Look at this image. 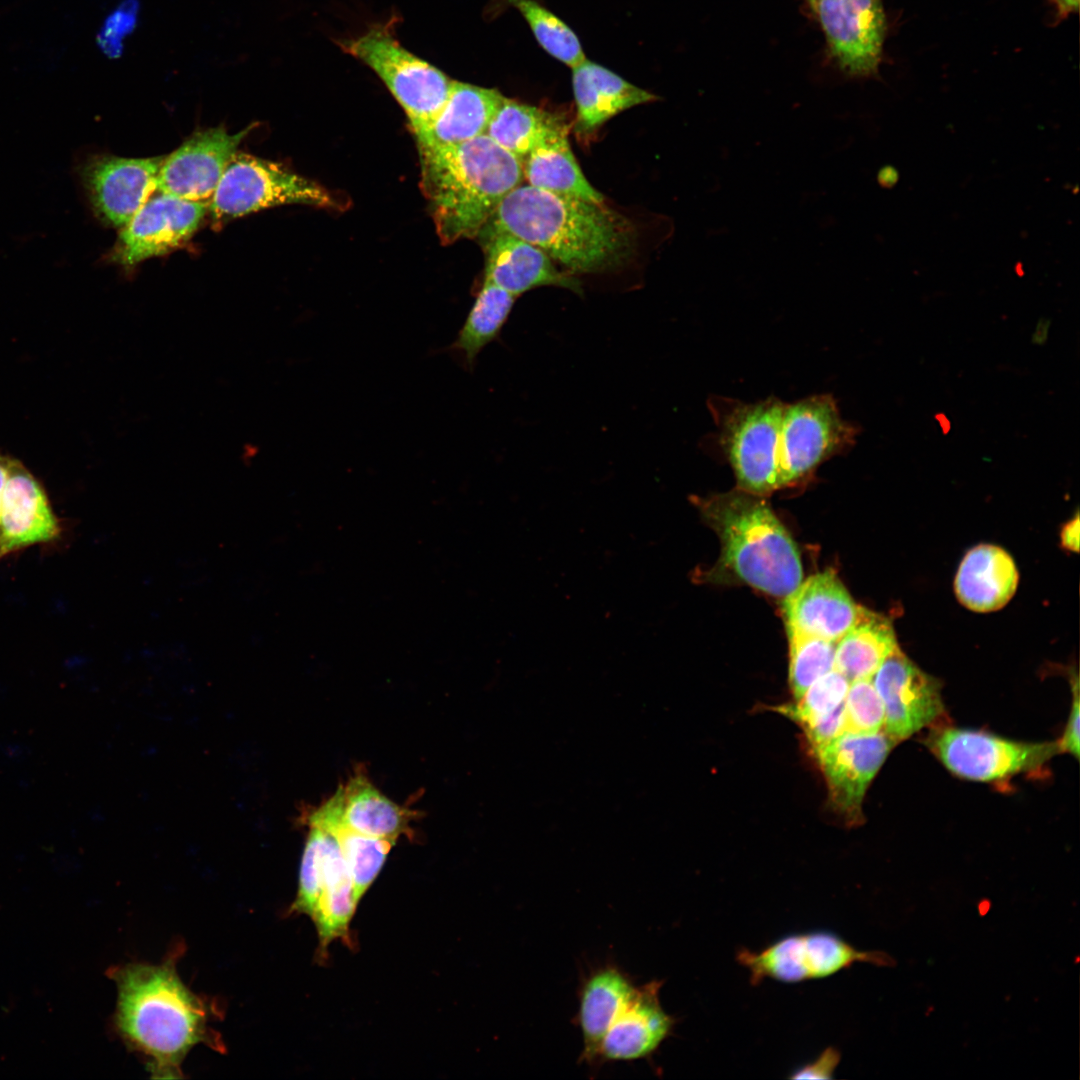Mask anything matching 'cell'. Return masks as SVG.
<instances>
[{"mask_svg": "<svg viewBox=\"0 0 1080 1080\" xmlns=\"http://www.w3.org/2000/svg\"><path fill=\"white\" fill-rule=\"evenodd\" d=\"M565 132L559 115L503 97L485 134L522 162L537 145Z\"/></svg>", "mask_w": 1080, "mask_h": 1080, "instance_id": "28", "label": "cell"}, {"mask_svg": "<svg viewBox=\"0 0 1080 1080\" xmlns=\"http://www.w3.org/2000/svg\"><path fill=\"white\" fill-rule=\"evenodd\" d=\"M1073 702L1063 736L1057 741L1060 752H1068L1079 758V693L1078 679L1073 687Z\"/></svg>", "mask_w": 1080, "mask_h": 1080, "instance_id": "38", "label": "cell"}, {"mask_svg": "<svg viewBox=\"0 0 1080 1080\" xmlns=\"http://www.w3.org/2000/svg\"><path fill=\"white\" fill-rule=\"evenodd\" d=\"M736 959L748 970L752 985L765 979L797 983L826 978L857 962L878 966L894 964L889 955L858 950L826 930L786 935L758 951L741 948Z\"/></svg>", "mask_w": 1080, "mask_h": 1080, "instance_id": "8", "label": "cell"}, {"mask_svg": "<svg viewBox=\"0 0 1080 1080\" xmlns=\"http://www.w3.org/2000/svg\"><path fill=\"white\" fill-rule=\"evenodd\" d=\"M516 296L484 280L450 350L462 355L470 367L479 353L494 341L506 323Z\"/></svg>", "mask_w": 1080, "mask_h": 1080, "instance_id": "29", "label": "cell"}, {"mask_svg": "<svg viewBox=\"0 0 1080 1080\" xmlns=\"http://www.w3.org/2000/svg\"><path fill=\"white\" fill-rule=\"evenodd\" d=\"M503 97L496 89L452 80L439 112L415 135L417 147L454 145L485 134Z\"/></svg>", "mask_w": 1080, "mask_h": 1080, "instance_id": "25", "label": "cell"}, {"mask_svg": "<svg viewBox=\"0 0 1080 1080\" xmlns=\"http://www.w3.org/2000/svg\"><path fill=\"white\" fill-rule=\"evenodd\" d=\"M898 169L890 164L880 167L876 174L877 183L885 189L893 188L899 181Z\"/></svg>", "mask_w": 1080, "mask_h": 1080, "instance_id": "40", "label": "cell"}, {"mask_svg": "<svg viewBox=\"0 0 1080 1080\" xmlns=\"http://www.w3.org/2000/svg\"><path fill=\"white\" fill-rule=\"evenodd\" d=\"M872 678L850 682L844 701V732L873 734L884 725V708Z\"/></svg>", "mask_w": 1080, "mask_h": 1080, "instance_id": "34", "label": "cell"}, {"mask_svg": "<svg viewBox=\"0 0 1080 1080\" xmlns=\"http://www.w3.org/2000/svg\"><path fill=\"white\" fill-rule=\"evenodd\" d=\"M1050 328L1049 319H1040L1036 325L1035 331L1032 334V343L1037 345H1043L1048 338Z\"/></svg>", "mask_w": 1080, "mask_h": 1080, "instance_id": "41", "label": "cell"}, {"mask_svg": "<svg viewBox=\"0 0 1080 1080\" xmlns=\"http://www.w3.org/2000/svg\"><path fill=\"white\" fill-rule=\"evenodd\" d=\"M840 1052L828 1047L812 1062L799 1067L789 1077L793 1079H831L840 1062Z\"/></svg>", "mask_w": 1080, "mask_h": 1080, "instance_id": "37", "label": "cell"}, {"mask_svg": "<svg viewBox=\"0 0 1080 1080\" xmlns=\"http://www.w3.org/2000/svg\"><path fill=\"white\" fill-rule=\"evenodd\" d=\"M175 958L158 965L127 963L112 967L109 977L118 997L113 1025L126 1046L143 1056L153 1079L182 1078L181 1065L198 1044L222 1051L210 1023L214 1006L180 979Z\"/></svg>", "mask_w": 1080, "mask_h": 1080, "instance_id": "1", "label": "cell"}, {"mask_svg": "<svg viewBox=\"0 0 1080 1080\" xmlns=\"http://www.w3.org/2000/svg\"><path fill=\"white\" fill-rule=\"evenodd\" d=\"M637 987L632 977L615 963L607 962L584 976L575 1017L583 1041L581 1062L597 1065L603 1037Z\"/></svg>", "mask_w": 1080, "mask_h": 1080, "instance_id": "22", "label": "cell"}, {"mask_svg": "<svg viewBox=\"0 0 1080 1080\" xmlns=\"http://www.w3.org/2000/svg\"><path fill=\"white\" fill-rule=\"evenodd\" d=\"M393 22L376 24L342 40L340 47L371 68L400 104L414 135L424 130L443 106L452 80L405 49L395 38Z\"/></svg>", "mask_w": 1080, "mask_h": 1080, "instance_id": "5", "label": "cell"}, {"mask_svg": "<svg viewBox=\"0 0 1080 1080\" xmlns=\"http://www.w3.org/2000/svg\"><path fill=\"white\" fill-rule=\"evenodd\" d=\"M785 403L768 398L743 403L710 400L720 447L736 475L739 489L765 495L778 488V439Z\"/></svg>", "mask_w": 1080, "mask_h": 1080, "instance_id": "6", "label": "cell"}, {"mask_svg": "<svg viewBox=\"0 0 1080 1080\" xmlns=\"http://www.w3.org/2000/svg\"><path fill=\"white\" fill-rule=\"evenodd\" d=\"M788 637L789 680L799 700L813 682L834 669L836 642L798 633H788Z\"/></svg>", "mask_w": 1080, "mask_h": 1080, "instance_id": "32", "label": "cell"}, {"mask_svg": "<svg viewBox=\"0 0 1080 1080\" xmlns=\"http://www.w3.org/2000/svg\"><path fill=\"white\" fill-rule=\"evenodd\" d=\"M528 185L555 194L603 203V195L582 173L568 141V132L537 145L522 161Z\"/></svg>", "mask_w": 1080, "mask_h": 1080, "instance_id": "26", "label": "cell"}, {"mask_svg": "<svg viewBox=\"0 0 1080 1080\" xmlns=\"http://www.w3.org/2000/svg\"><path fill=\"white\" fill-rule=\"evenodd\" d=\"M284 204L339 207L337 198L322 185L278 163L236 152L219 181L208 210L214 219H223Z\"/></svg>", "mask_w": 1080, "mask_h": 1080, "instance_id": "7", "label": "cell"}, {"mask_svg": "<svg viewBox=\"0 0 1080 1080\" xmlns=\"http://www.w3.org/2000/svg\"><path fill=\"white\" fill-rule=\"evenodd\" d=\"M482 231L521 238L571 273L623 265L636 243L633 224L603 203L520 184L500 202Z\"/></svg>", "mask_w": 1080, "mask_h": 1080, "instance_id": "2", "label": "cell"}, {"mask_svg": "<svg viewBox=\"0 0 1080 1080\" xmlns=\"http://www.w3.org/2000/svg\"><path fill=\"white\" fill-rule=\"evenodd\" d=\"M662 984L653 980L637 987L603 1037L597 1065L648 1058L671 1036L677 1019L661 1005Z\"/></svg>", "mask_w": 1080, "mask_h": 1080, "instance_id": "19", "label": "cell"}, {"mask_svg": "<svg viewBox=\"0 0 1080 1080\" xmlns=\"http://www.w3.org/2000/svg\"><path fill=\"white\" fill-rule=\"evenodd\" d=\"M478 236L486 254L484 280L516 297L542 286L582 293L578 279L559 270L535 245L506 232L482 231Z\"/></svg>", "mask_w": 1080, "mask_h": 1080, "instance_id": "18", "label": "cell"}, {"mask_svg": "<svg viewBox=\"0 0 1080 1080\" xmlns=\"http://www.w3.org/2000/svg\"><path fill=\"white\" fill-rule=\"evenodd\" d=\"M859 429L844 420L829 394L785 403L778 439V488L854 446Z\"/></svg>", "mask_w": 1080, "mask_h": 1080, "instance_id": "9", "label": "cell"}, {"mask_svg": "<svg viewBox=\"0 0 1080 1080\" xmlns=\"http://www.w3.org/2000/svg\"><path fill=\"white\" fill-rule=\"evenodd\" d=\"M308 822L327 828L336 837L353 882L355 900L359 903L380 873L395 842L352 831L314 812L310 814Z\"/></svg>", "mask_w": 1080, "mask_h": 1080, "instance_id": "30", "label": "cell"}, {"mask_svg": "<svg viewBox=\"0 0 1080 1080\" xmlns=\"http://www.w3.org/2000/svg\"><path fill=\"white\" fill-rule=\"evenodd\" d=\"M1018 579L1016 565L1004 549L980 544L962 559L954 590L960 603L968 609L991 612L1009 602L1017 589Z\"/></svg>", "mask_w": 1080, "mask_h": 1080, "instance_id": "24", "label": "cell"}, {"mask_svg": "<svg viewBox=\"0 0 1080 1080\" xmlns=\"http://www.w3.org/2000/svg\"><path fill=\"white\" fill-rule=\"evenodd\" d=\"M208 206L163 193L149 198L121 228L112 261L128 270L179 247L198 229Z\"/></svg>", "mask_w": 1080, "mask_h": 1080, "instance_id": "11", "label": "cell"}, {"mask_svg": "<svg viewBox=\"0 0 1080 1080\" xmlns=\"http://www.w3.org/2000/svg\"><path fill=\"white\" fill-rule=\"evenodd\" d=\"M896 646L888 618L861 607L855 624L836 642L834 669L849 682L872 678Z\"/></svg>", "mask_w": 1080, "mask_h": 1080, "instance_id": "27", "label": "cell"}, {"mask_svg": "<svg viewBox=\"0 0 1080 1080\" xmlns=\"http://www.w3.org/2000/svg\"><path fill=\"white\" fill-rule=\"evenodd\" d=\"M927 744L952 773L977 781H994L1037 769L1060 752L1057 742H1018L954 727L934 731Z\"/></svg>", "mask_w": 1080, "mask_h": 1080, "instance_id": "10", "label": "cell"}, {"mask_svg": "<svg viewBox=\"0 0 1080 1080\" xmlns=\"http://www.w3.org/2000/svg\"><path fill=\"white\" fill-rule=\"evenodd\" d=\"M858 606L832 570L811 576L784 598L788 633L837 642L858 619Z\"/></svg>", "mask_w": 1080, "mask_h": 1080, "instance_id": "20", "label": "cell"}, {"mask_svg": "<svg viewBox=\"0 0 1080 1080\" xmlns=\"http://www.w3.org/2000/svg\"><path fill=\"white\" fill-rule=\"evenodd\" d=\"M759 496L739 489L702 500L699 506L722 544L719 568L758 590L785 598L802 582L799 551Z\"/></svg>", "mask_w": 1080, "mask_h": 1080, "instance_id": "4", "label": "cell"}, {"mask_svg": "<svg viewBox=\"0 0 1080 1080\" xmlns=\"http://www.w3.org/2000/svg\"><path fill=\"white\" fill-rule=\"evenodd\" d=\"M313 812L352 831L393 842L402 834L410 836L413 833L409 823L417 816L416 811L401 807L384 796L360 768Z\"/></svg>", "mask_w": 1080, "mask_h": 1080, "instance_id": "21", "label": "cell"}, {"mask_svg": "<svg viewBox=\"0 0 1080 1080\" xmlns=\"http://www.w3.org/2000/svg\"><path fill=\"white\" fill-rule=\"evenodd\" d=\"M163 159L113 155L87 159L79 175L95 215L112 227H124L155 192Z\"/></svg>", "mask_w": 1080, "mask_h": 1080, "instance_id": "14", "label": "cell"}, {"mask_svg": "<svg viewBox=\"0 0 1080 1080\" xmlns=\"http://www.w3.org/2000/svg\"><path fill=\"white\" fill-rule=\"evenodd\" d=\"M505 1L521 13L548 54L571 68L585 60L578 37L556 15L535 0Z\"/></svg>", "mask_w": 1080, "mask_h": 1080, "instance_id": "31", "label": "cell"}, {"mask_svg": "<svg viewBox=\"0 0 1080 1080\" xmlns=\"http://www.w3.org/2000/svg\"><path fill=\"white\" fill-rule=\"evenodd\" d=\"M62 531L44 486L11 457L0 504V561L32 546L54 543Z\"/></svg>", "mask_w": 1080, "mask_h": 1080, "instance_id": "17", "label": "cell"}, {"mask_svg": "<svg viewBox=\"0 0 1080 1080\" xmlns=\"http://www.w3.org/2000/svg\"><path fill=\"white\" fill-rule=\"evenodd\" d=\"M849 684L843 674L833 669L813 682L797 704L782 706L779 711L804 727L841 707Z\"/></svg>", "mask_w": 1080, "mask_h": 1080, "instance_id": "33", "label": "cell"}, {"mask_svg": "<svg viewBox=\"0 0 1080 1080\" xmlns=\"http://www.w3.org/2000/svg\"><path fill=\"white\" fill-rule=\"evenodd\" d=\"M11 457L12 456H10L8 454H4V453H2L0 451V504H1V497H2V494H3V490H4V487H5V484H6L8 472H9V465H10Z\"/></svg>", "mask_w": 1080, "mask_h": 1080, "instance_id": "42", "label": "cell"}, {"mask_svg": "<svg viewBox=\"0 0 1080 1080\" xmlns=\"http://www.w3.org/2000/svg\"><path fill=\"white\" fill-rule=\"evenodd\" d=\"M1061 543L1062 545L1071 551H1078L1079 545V518L1076 514L1075 518L1064 525L1061 531Z\"/></svg>", "mask_w": 1080, "mask_h": 1080, "instance_id": "39", "label": "cell"}, {"mask_svg": "<svg viewBox=\"0 0 1080 1080\" xmlns=\"http://www.w3.org/2000/svg\"><path fill=\"white\" fill-rule=\"evenodd\" d=\"M418 152L421 190L444 245L478 236L503 198L524 181L522 162L486 134Z\"/></svg>", "mask_w": 1080, "mask_h": 1080, "instance_id": "3", "label": "cell"}, {"mask_svg": "<svg viewBox=\"0 0 1080 1080\" xmlns=\"http://www.w3.org/2000/svg\"><path fill=\"white\" fill-rule=\"evenodd\" d=\"M896 743L882 730L873 734L844 732L813 751L830 801L848 821L862 818L866 790Z\"/></svg>", "mask_w": 1080, "mask_h": 1080, "instance_id": "15", "label": "cell"}, {"mask_svg": "<svg viewBox=\"0 0 1080 1080\" xmlns=\"http://www.w3.org/2000/svg\"><path fill=\"white\" fill-rule=\"evenodd\" d=\"M572 87L576 105L574 130L583 138L618 113L658 100L657 95L586 59L572 68Z\"/></svg>", "mask_w": 1080, "mask_h": 1080, "instance_id": "23", "label": "cell"}, {"mask_svg": "<svg viewBox=\"0 0 1080 1080\" xmlns=\"http://www.w3.org/2000/svg\"><path fill=\"white\" fill-rule=\"evenodd\" d=\"M830 51L850 76L877 72L886 31L881 0H808Z\"/></svg>", "mask_w": 1080, "mask_h": 1080, "instance_id": "12", "label": "cell"}, {"mask_svg": "<svg viewBox=\"0 0 1080 1080\" xmlns=\"http://www.w3.org/2000/svg\"><path fill=\"white\" fill-rule=\"evenodd\" d=\"M872 682L884 708L883 731L895 742L910 737L943 714L939 682L918 668L898 645Z\"/></svg>", "mask_w": 1080, "mask_h": 1080, "instance_id": "13", "label": "cell"}, {"mask_svg": "<svg viewBox=\"0 0 1080 1080\" xmlns=\"http://www.w3.org/2000/svg\"><path fill=\"white\" fill-rule=\"evenodd\" d=\"M138 8L137 0H125L105 20L97 39L107 56H120L124 37L135 28Z\"/></svg>", "mask_w": 1080, "mask_h": 1080, "instance_id": "36", "label": "cell"}, {"mask_svg": "<svg viewBox=\"0 0 1080 1080\" xmlns=\"http://www.w3.org/2000/svg\"><path fill=\"white\" fill-rule=\"evenodd\" d=\"M308 824L309 833L300 863L298 890L288 912L289 914H305L311 918L322 890L321 853L323 830L314 823L308 822Z\"/></svg>", "mask_w": 1080, "mask_h": 1080, "instance_id": "35", "label": "cell"}, {"mask_svg": "<svg viewBox=\"0 0 1080 1080\" xmlns=\"http://www.w3.org/2000/svg\"><path fill=\"white\" fill-rule=\"evenodd\" d=\"M1059 12L1064 16L1074 10H1077L1079 0H1055Z\"/></svg>", "mask_w": 1080, "mask_h": 1080, "instance_id": "43", "label": "cell"}, {"mask_svg": "<svg viewBox=\"0 0 1080 1080\" xmlns=\"http://www.w3.org/2000/svg\"><path fill=\"white\" fill-rule=\"evenodd\" d=\"M251 128L235 134L223 128L197 132L164 157L155 192L189 201H210L227 165Z\"/></svg>", "mask_w": 1080, "mask_h": 1080, "instance_id": "16", "label": "cell"}]
</instances>
